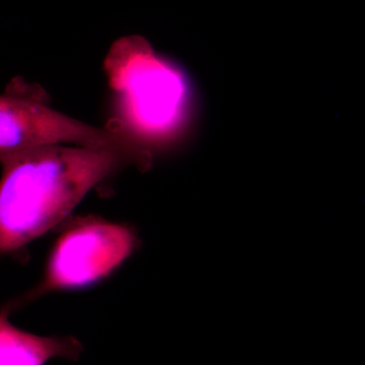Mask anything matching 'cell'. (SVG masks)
I'll list each match as a JSON object with an SVG mask.
<instances>
[{"mask_svg": "<svg viewBox=\"0 0 365 365\" xmlns=\"http://www.w3.org/2000/svg\"><path fill=\"white\" fill-rule=\"evenodd\" d=\"M120 145H48L0 155V248L16 251L56 227L124 160Z\"/></svg>", "mask_w": 365, "mask_h": 365, "instance_id": "cell-1", "label": "cell"}, {"mask_svg": "<svg viewBox=\"0 0 365 365\" xmlns=\"http://www.w3.org/2000/svg\"><path fill=\"white\" fill-rule=\"evenodd\" d=\"M105 68L125 118L137 132L167 136L185 124L190 106L186 79L155 55L145 39L132 36L117 41Z\"/></svg>", "mask_w": 365, "mask_h": 365, "instance_id": "cell-2", "label": "cell"}, {"mask_svg": "<svg viewBox=\"0 0 365 365\" xmlns=\"http://www.w3.org/2000/svg\"><path fill=\"white\" fill-rule=\"evenodd\" d=\"M129 228L104 220H81L55 242L46 268L43 292L78 289L107 277L133 251Z\"/></svg>", "mask_w": 365, "mask_h": 365, "instance_id": "cell-3", "label": "cell"}, {"mask_svg": "<svg viewBox=\"0 0 365 365\" xmlns=\"http://www.w3.org/2000/svg\"><path fill=\"white\" fill-rule=\"evenodd\" d=\"M73 144L108 148L122 144L114 132L53 110L37 97L7 90L0 98V155L26 148Z\"/></svg>", "mask_w": 365, "mask_h": 365, "instance_id": "cell-4", "label": "cell"}, {"mask_svg": "<svg viewBox=\"0 0 365 365\" xmlns=\"http://www.w3.org/2000/svg\"><path fill=\"white\" fill-rule=\"evenodd\" d=\"M83 346L74 337H39L9 323L6 312L0 317V365H45L62 357L78 360Z\"/></svg>", "mask_w": 365, "mask_h": 365, "instance_id": "cell-5", "label": "cell"}]
</instances>
